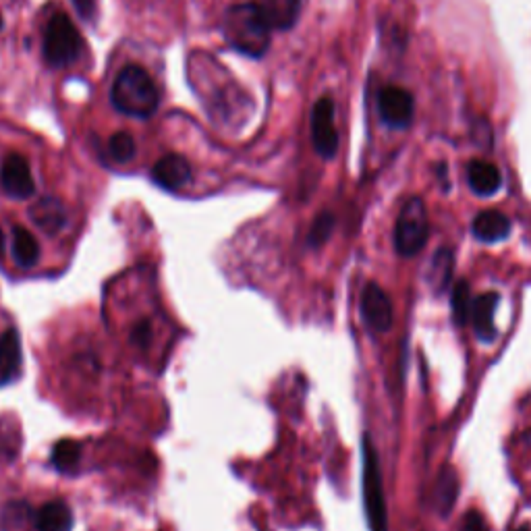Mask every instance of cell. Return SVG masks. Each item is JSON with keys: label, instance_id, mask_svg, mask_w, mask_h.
<instances>
[{"label": "cell", "instance_id": "17", "mask_svg": "<svg viewBox=\"0 0 531 531\" xmlns=\"http://www.w3.org/2000/svg\"><path fill=\"white\" fill-rule=\"evenodd\" d=\"M459 496V475L453 467H442L434 484V505L442 517L451 515Z\"/></svg>", "mask_w": 531, "mask_h": 531}, {"label": "cell", "instance_id": "4", "mask_svg": "<svg viewBox=\"0 0 531 531\" xmlns=\"http://www.w3.org/2000/svg\"><path fill=\"white\" fill-rule=\"evenodd\" d=\"M363 507L370 531H388V511L382 488V473L378 463V453L370 436H363Z\"/></svg>", "mask_w": 531, "mask_h": 531}, {"label": "cell", "instance_id": "8", "mask_svg": "<svg viewBox=\"0 0 531 531\" xmlns=\"http://www.w3.org/2000/svg\"><path fill=\"white\" fill-rule=\"evenodd\" d=\"M0 183H3L5 193L11 195L13 200H27L36 193L30 162L17 152L5 156L3 166H0Z\"/></svg>", "mask_w": 531, "mask_h": 531}, {"label": "cell", "instance_id": "27", "mask_svg": "<svg viewBox=\"0 0 531 531\" xmlns=\"http://www.w3.org/2000/svg\"><path fill=\"white\" fill-rule=\"evenodd\" d=\"M73 5L77 9V13L86 21L96 19V15H98V0H73Z\"/></svg>", "mask_w": 531, "mask_h": 531}, {"label": "cell", "instance_id": "12", "mask_svg": "<svg viewBox=\"0 0 531 531\" xmlns=\"http://www.w3.org/2000/svg\"><path fill=\"white\" fill-rule=\"evenodd\" d=\"M498 305V293L488 291L480 297L473 299L471 307V324L478 339L484 343H492L496 337V326H494V312Z\"/></svg>", "mask_w": 531, "mask_h": 531}, {"label": "cell", "instance_id": "9", "mask_svg": "<svg viewBox=\"0 0 531 531\" xmlns=\"http://www.w3.org/2000/svg\"><path fill=\"white\" fill-rule=\"evenodd\" d=\"M361 316L374 332H388L393 328V303H390L386 291L376 285L368 283L361 293Z\"/></svg>", "mask_w": 531, "mask_h": 531}, {"label": "cell", "instance_id": "24", "mask_svg": "<svg viewBox=\"0 0 531 531\" xmlns=\"http://www.w3.org/2000/svg\"><path fill=\"white\" fill-rule=\"evenodd\" d=\"M32 523L30 519V507L23 505V502H15L5 509L3 517V529L5 531H27V525Z\"/></svg>", "mask_w": 531, "mask_h": 531}, {"label": "cell", "instance_id": "1", "mask_svg": "<svg viewBox=\"0 0 531 531\" xmlns=\"http://www.w3.org/2000/svg\"><path fill=\"white\" fill-rule=\"evenodd\" d=\"M222 32L237 52L251 59L264 57L272 42V27L256 3L229 7L222 15Z\"/></svg>", "mask_w": 531, "mask_h": 531}, {"label": "cell", "instance_id": "15", "mask_svg": "<svg viewBox=\"0 0 531 531\" xmlns=\"http://www.w3.org/2000/svg\"><path fill=\"white\" fill-rule=\"evenodd\" d=\"M467 183L475 195L490 198L502 187V175L498 166L486 160H471L467 164Z\"/></svg>", "mask_w": 531, "mask_h": 531}, {"label": "cell", "instance_id": "6", "mask_svg": "<svg viewBox=\"0 0 531 531\" xmlns=\"http://www.w3.org/2000/svg\"><path fill=\"white\" fill-rule=\"evenodd\" d=\"M337 106L330 96H322L312 110V144L316 152L330 160L339 150V131H337Z\"/></svg>", "mask_w": 531, "mask_h": 531}, {"label": "cell", "instance_id": "19", "mask_svg": "<svg viewBox=\"0 0 531 531\" xmlns=\"http://www.w3.org/2000/svg\"><path fill=\"white\" fill-rule=\"evenodd\" d=\"M11 249L13 258L21 268H32L40 260V245L36 237L27 231L25 227H15L13 229V239H11Z\"/></svg>", "mask_w": 531, "mask_h": 531}, {"label": "cell", "instance_id": "11", "mask_svg": "<svg viewBox=\"0 0 531 531\" xmlns=\"http://www.w3.org/2000/svg\"><path fill=\"white\" fill-rule=\"evenodd\" d=\"M21 341L15 328H7L0 334V386L11 384L21 372Z\"/></svg>", "mask_w": 531, "mask_h": 531}, {"label": "cell", "instance_id": "25", "mask_svg": "<svg viewBox=\"0 0 531 531\" xmlns=\"http://www.w3.org/2000/svg\"><path fill=\"white\" fill-rule=\"evenodd\" d=\"M332 231H334V216L330 212H322L314 220L310 233H307V245H310V247H322L330 239Z\"/></svg>", "mask_w": 531, "mask_h": 531}, {"label": "cell", "instance_id": "30", "mask_svg": "<svg viewBox=\"0 0 531 531\" xmlns=\"http://www.w3.org/2000/svg\"><path fill=\"white\" fill-rule=\"evenodd\" d=\"M511 531H531L529 527H517V529H511Z\"/></svg>", "mask_w": 531, "mask_h": 531}, {"label": "cell", "instance_id": "26", "mask_svg": "<svg viewBox=\"0 0 531 531\" xmlns=\"http://www.w3.org/2000/svg\"><path fill=\"white\" fill-rule=\"evenodd\" d=\"M459 531H490V527H488L486 519L478 511H469L463 517V523H461Z\"/></svg>", "mask_w": 531, "mask_h": 531}, {"label": "cell", "instance_id": "10", "mask_svg": "<svg viewBox=\"0 0 531 531\" xmlns=\"http://www.w3.org/2000/svg\"><path fill=\"white\" fill-rule=\"evenodd\" d=\"M152 181L166 191H177L191 181V164L179 154L164 156L152 166Z\"/></svg>", "mask_w": 531, "mask_h": 531}, {"label": "cell", "instance_id": "5", "mask_svg": "<svg viewBox=\"0 0 531 531\" xmlns=\"http://www.w3.org/2000/svg\"><path fill=\"white\" fill-rule=\"evenodd\" d=\"M430 220L422 198H409L399 212L395 225V247L403 258H413L428 243Z\"/></svg>", "mask_w": 531, "mask_h": 531}, {"label": "cell", "instance_id": "18", "mask_svg": "<svg viewBox=\"0 0 531 531\" xmlns=\"http://www.w3.org/2000/svg\"><path fill=\"white\" fill-rule=\"evenodd\" d=\"M38 531H71L73 513L63 500H50L36 515Z\"/></svg>", "mask_w": 531, "mask_h": 531}, {"label": "cell", "instance_id": "20", "mask_svg": "<svg viewBox=\"0 0 531 531\" xmlns=\"http://www.w3.org/2000/svg\"><path fill=\"white\" fill-rule=\"evenodd\" d=\"M453 268H455L453 251L446 249V247L438 249L434 260H432V268H430V283H432L436 295H442V293H446V289H449V283L453 278Z\"/></svg>", "mask_w": 531, "mask_h": 531}, {"label": "cell", "instance_id": "23", "mask_svg": "<svg viewBox=\"0 0 531 531\" xmlns=\"http://www.w3.org/2000/svg\"><path fill=\"white\" fill-rule=\"evenodd\" d=\"M108 152L113 156L115 162L125 164L131 162L137 154V144H135V137L127 131H119L113 137L108 139Z\"/></svg>", "mask_w": 531, "mask_h": 531}, {"label": "cell", "instance_id": "16", "mask_svg": "<svg viewBox=\"0 0 531 531\" xmlns=\"http://www.w3.org/2000/svg\"><path fill=\"white\" fill-rule=\"evenodd\" d=\"M256 5L276 32L291 30L301 13V0H256Z\"/></svg>", "mask_w": 531, "mask_h": 531}, {"label": "cell", "instance_id": "13", "mask_svg": "<svg viewBox=\"0 0 531 531\" xmlns=\"http://www.w3.org/2000/svg\"><path fill=\"white\" fill-rule=\"evenodd\" d=\"M30 218L42 233L50 237L61 233L67 225V212L57 198H42L36 202L30 210Z\"/></svg>", "mask_w": 531, "mask_h": 531}, {"label": "cell", "instance_id": "31", "mask_svg": "<svg viewBox=\"0 0 531 531\" xmlns=\"http://www.w3.org/2000/svg\"><path fill=\"white\" fill-rule=\"evenodd\" d=\"M3 25H5V21H3V17H0V30H3Z\"/></svg>", "mask_w": 531, "mask_h": 531}, {"label": "cell", "instance_id": "28", "mask_svg": "<svg viewBox=\"0 0 531 531\" xmlns=\"http://www.w3.org/2000/svg\"><path fill=\"white\" fill-rule=\"evenodd\" d=\"M150 337H152V328H150L148 322H139V324L135 326V330L131 332L133 343H135V345H142V347H146V345L150 343Z\"/></svg>", "mask_w": 531, "mask_h": 531}, {"label": "cell", "instance_id": "22", "mask_svg": "<svg viewBox=\"0 0 531 531\" xmlns=\"http://www.w3.org/2000/svg\"><path fill=\"white\" fill-rule=\"evenodd\" d=\"M451 305H453V320L457 326H465L471 320V289L467 281H459L451 293Z\"/></svg>", "mask_w": 531, "mask_h": 531}, {"label": "cell", "instance_id": "29", "mask_svg": "<svg viewBox=\"0 0 531 531\" xmlns=\"http://www.w3.org/2000/svg\"><path fill=\"white\" fill-rule=\"evenodd\" d=\"M5 254V235H3V229H0V258H3Z\"/></svg>", "mask_w": 531, "mask_h": 531}, {"label": "cell", "instance_id": "21", "mask_svg": "<svg viewBox=\"0 0 531 531\" xmlns=\"http://www.w3.org/2000/svg\"><path fill=\"white\" fill-rule=\"evenodd\" d=\"M50 461L54 469H59L63 473H71L77 469L81 461V446L75 440H61L54 444Z\"/></svg>", "mask_w": 531, "mask_h": 531}, {"label": "cell", "instance_id": "14", "mask_svg": "<svg viewBox=\"0 0 531 531\" xmlns=\"http://www.w3.org/2000/svg\"><path fill=\"white\" fill-rule=\"evenodd\" d=\"M471 231L475 239L484 243H498L511 235V220L507 214L498 210H484L473 218Z\"/></svg>", "mask_w": 531, "mask_h": 531}, {"label": "cell", "instance_id": "2", "mask_svg": "<svg viewBox=\"0 0 531 531\" xmlns=\"http://www.w3.org/2000/svg\"><path fill=\"white\" fill-rule=\"evenodd\" d=\"M110 100L119 113L133 119H150L160 106V94L152 75L139 65L121 69L110 90Z\"/></svg>", "mask_w": 531, "mask_h": 531}, {"label": "cell", "instance_id": "7", "mask_svg": "<svg viewBox=\"0 0 531 531\" xmlns=\"http://www.w3.org/2000/svg\"><path fill=\"white\" fill-rule=\"evenodd\" d=\"M380 121L390 129H407L413 123L415 100L413 94L399 86H386L378 92Z\"/></svg>", "mask_w": 531, "mask_h": 531}, {"label": "cell", "instance_id": "3", "mask_svg": "<svg viewBox=\"0 0 531 531\" xmlns=\"http://www.w3.org/2000/svg\"><path fill=\"white\" fill-rule=\"evenodd\" d=\"M42 52L44 61L54 69H63L79 61L83 52V38L69 15H52L44 30Z\"/></svg>", "mask_w": 531, "mask_h": 531}]
</instances>
